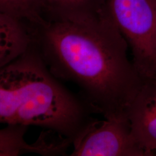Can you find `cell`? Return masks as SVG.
<instances>
[{"mask_svg": "<svg viewBox=\"0 0 156 156\" xmlns=\"http://www.w3.org/2000/svg\"><path fill=\"white\" fill-rule=\"evenodd\" d=\"M38 34L39 53L56 79L78 86L93 113L128 119L142 77L107 9L93 17L47 20Z\"/></svg>", "mask_w": 156, "mask_h": 156, "instance_id": "obj_1", "label": "cell"}, {"mask_svg": "<svg viewBox=\"0 0 156 156\" xmlns=\"http://www.w3.org/2000/svg\"><path fill=\"white\" fill-rule=\"evenodd\" d=\"M91 113L50 73L39 50L30 48L0 68V123L40 127L73 141Z\"/></svg>", "mask_w": 156, "mask_h": 156, "instance_id": "obj_2", "label": "cell"}, {"mask_svg": "<svg viewBox=\"0 0 156 156\" xmlns=\"http://www.w3.org/2000/svg\"><path fill=\"white\" fill-rule=\"evenodd\" d=\"M109 15L130 46L142 77L156 75V0H105Z\"/></svg>", "mask_w": 156, "mask_h": 156, "instance_id": "obj_3", "label": "cell"}, {"mask_svg": "<svg viewBox=\"0 0 156 156\" xmlns=\"http://www.w3.org/2000/svg\"><path fill=\"white\" fill-rule=\"evenodd\" d=\"M73 147L72 156H147L135 140L128 119H93Z\"/></svg>", "mask_w": 156, "mask_h": 156, "instance_id": "obj_4", "label": "cell"}, {"mask_svg": "<svg viewBox=\"0 0 156 156\" xmlns=\"http://www.w3.org/2000/svg\"><path fill=\"white\" fill-rule=\"evenodd\" d=\"M132 134L147 156L156 153V75L142 82L128 112Z\"/></svg>", "mask_w": 156, "mask_h": 156, "instance_id": "obj_5", "label": "cell"}, {"mask_svg": "<svg viewBox=\"0 0 156 156\" xmlns=\"http://www.w3.org/2000/svg\"><path fill=\"white\" fill-rule=\"evenodd\" d=\"M31 42L20 20L0 12V68L25 53Z\"/></svg>", "mask_w": 156, "mask_h": 156, "instance_id": "obj_6", "label": "cell"}, {"mask_svg": "<svg viewBox=\"0 0 156 156\" xmlns=\"http://www.w3.org/2000/svg\"><path fill=\"white\" fill-rule=\"evenodd\" d=\"M49 20H75L98 16L106 10L105 0H42Z\"/></svg>", "mask_w": 156, "mask_h": 156, "instance_id": "obj_7", "label": "cell"}, {"mask_svg": "<svg viewBox=\"0 0 156 156\" xmlns=\"http://www.w3.org/2000/svg\"><path fill=\"white\" fill-rule=\"evenodd\" d=\"M44 6L42 0H0V12L19 20L33 23L38 27L47 20L42 16Z\"/></svg>", "mask_w": 156, "mask_h": 156, "instance_id": "obj_8", "label": "cell"}, {"mask_svg": "<svg viewBox=\"0 0 156 156\" xmlns=\"http://www.w3.org/2000/svg\"><path fill=\"white\" fill-rule=\"evenodd\" d=\"M26 133L25 128L19 125H8L0 129V151L8 156L20 154L27 147Z\"/></svg>", "mask_w": 156, "mask_h": 156, "instance_id": "obj_9", "label": "cell"}, {"mask_svg": "<svg viewBox=\"0 0 156 156\" xmlns=\"http://www.w3.org/2000/svg\"><path fill=\"white\" fill-rule=\"evenodd\" d=\"M0 156H7V154H6L5 153H4L2 151H0Z\"/></svg>", "mask_w": 156, "mask_h": 156, "instance_id": "obj_10", "label": "cell"}, {"mask_svg": "<svg viewBox=\"0 0 156 156\" xmlns=\"http://www.w3.org/2000/svg\"><path fill=\"white\" fill-rule=\"evenodd\" d=\"M155 156H156V155H155Z\"/></svg>", "mask_w": 156, "mask_h": 156, "instance_id": "obj_11", "label": "cell"}]
</instances>
